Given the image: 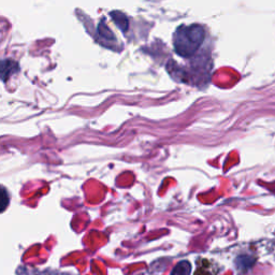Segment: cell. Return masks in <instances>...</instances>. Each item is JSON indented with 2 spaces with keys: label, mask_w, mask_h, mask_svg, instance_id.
<instances>
[{
  "label": "cell",
  "mask_w": 275,
  "mask_h": 275,
  "mask_svg": "<svg viewBox=\"0 0 275 275\" xmlns=\"http://www.w3.org/2000/svg\"><path fill=\"white\" fill-rule=\"evenodd\" d=\"M194 275H212V274H211L210 270L207 267L201 266V267H198L197 268V270L195 271Z\"/></svg>",
  "instance_id": "8"
},
{
  "label": "cell",
  "mask_w": 275,
  "mask_h": 275,
  "mask_svg": "<svg viewBox=\"0 0 275 275\" xmlns=\"http://www.w3.org/2000/svg\"><path fill=\"white\" fill-rule=\"evenodd\" d=\"M111 15L113 16L114 22L119 25V27L123 31H126L127 29H128V19H127V17L123 13L116 11V12H112Z\"/></svg>",
  "instance_id": "6"
},
{
  "label": "cell",
  "mask_w": 275,
  "mask_h": 275,
  "mask_svg": "<svg viewBox=\"0 0 275 275\" xmlns=\"http://www.w3.org/2000/svg\"><path fill=\"white\" fill-rule=\"evenodd\" d=\"M204 28L199 25H181L173 37V44L176 54L182 57H190L199 50L204 40Z\"/></svg>",
  "instance_id": "1"
},
{
  "label": "cell",
  "mask_w": 275,
  "mask_h": 275,
  "mask_svg": "<svg viewBox=\"0 0 275 275\" xmlns=\"http://www.w3.org/2000/svg\"><path fill=\"white\" fill-rule=\"evenodd\" d=\"M16 275H71L70 273L60 272L55 270H38L31 267H19L16 271Z\"/></svg>",
  "instance_id": "3"
},
{
  "label": "cell",
  "mask_w": 275,
  "mask_h": 275,
  "mask_svg": "<svg viewBox=\"0 0 275 275\" xmlns=\"http://www.w3.org/2000/svg\"><path fill=\"white\" fill-rule=\"evenodd\" d=\"M237 266L239 269H248L249 267L253 266V259L249 258L248 256H241L237 259Z\"/></svg>",
  "instance_id": "7"
},
{
  "label": "cell",
  "mask_w": 275,
  "mask_h": 275,
  "mask_svg": "<svg viewBox=\"0 0 275 275\" xmlns=\"http://www.w3.org/2000/svg\"><path fill=\"white\" fill-rule=\"evenodd\" d=\"M9 203H10V195L8 189L5 186L0 185V213L5 212Z\"/></svg>",
  "instance_id": "5"
},
{
  "label": "cell",
  "mask_w": 275,
  "mask_h": 275,
  "mask_svg": "<svg viewBox=\"0 0 275 275\" xmlns=\"http://www.w3.org/2000/svg\"><path fill=\"white\" fill-rule=\"evenodd\" d=\"M192 273V264L188 261H181L176 264L171 275H190Z\"/></svg>",
  "instance_id": "4"
},
{
  "label": "cell",
  "mask_w": 275,
  "mask_h": 275,
  "mask_svg": "<svg viewBox=\"0 0 275 275\" xmlns=\"http://www.w3.org/2000/svg\"><path fill=\"white\" fill-rule=\"evenodd\" d=\"M18 62L12 59H2L0 60V80L7 81L14 73L18 72Z\"/></svg>",
  "instance_id": "2"
}]
</instances>
